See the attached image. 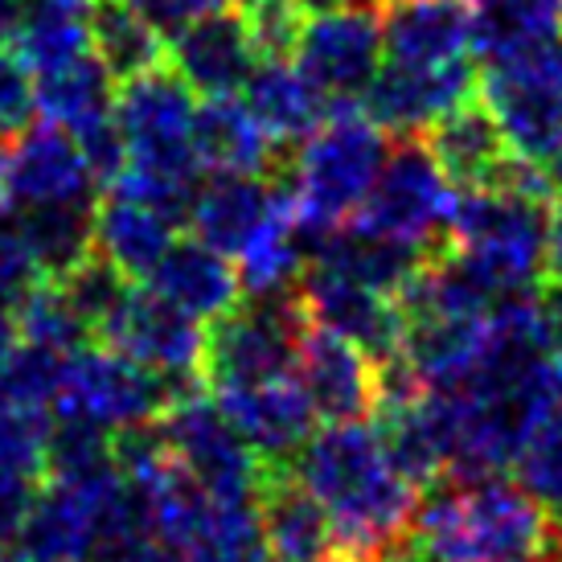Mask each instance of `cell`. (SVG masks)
<instances>
[{
    "instance_id": "cell-1",
    "label": "cell",
    "mask_w": 562,
    "mask_h": 562,
    "mask_svg": "<svg viewBox=\"0 0 562 562\" xmlns=\"http://www.w3.org/2000/svg\"><path fill=\"white\" fill-rule=\"evenodd\" d=\"M292 469L325 505L337 533V559L386 562L406 542L423 493L394 469L378 427L328 423L300 448Z\"/></svg>"
},
{
    "instance_id": "cell-2",
    "label": "cell",
    "mask_w": 562,
    "mask_h": 562,
    "mask_svg": "<svg viewBox=\"0 0 562 562\" xmlns=\"http://www.w3.org/2000/svg\"><path fill=\"white\" fill-rule=\"evenodd\" d=\"M411 542L427 562H562L559 517L505 476L427 488Z\"/></svg>"
},
{
    "instance_id": "cell-3",
    "label": "cell",
    "mask_w": 562,
    "mask_h": 562,
    "mask_svg": "<svg viewBox=\"0 0 562 562\" xmlns=\"http://www.w3.org/2000/svg\"><path fill=\"white\" fill-rule=\"evenodd\" d=\"M559 181L517 160L514 172L488 189L460 193L443 247L469 263L501 300L526 296L547 283L550 193Z\"/></svg>"
},
{
    "instance_id": "cell-4",
    "label": "cell",
    "mask_w": 562,
    "mask_h": 562,
    "mask_svg": "<svg viewBox=\"0 0 562 562\" xmlns=\"http://www.w3.org/2000/svg\"><path fill=\"white\" fill-rule=\"evenodd\" d=\"M386 157V132L361 108H337L300 144L296 165L288 169L283 186L292 193L308 247L358 218Z\"/></svg>"
},
{
    "instance_id": "cell-5",
    "label": "cell",
    "mask_w": 562,
    "mask_h": 562,
    "mask_svg": "<svg viewBox=\"0 0 562 562\" xmlns=\"http://www.w3.org/2000/svg\"><path fill=\"white\" fill-rule=\"evenodd\" d=\"M476 94L514 160L562 181V33L484 58Z\"/></svg>"
},
{
    "instance_id": "cell-6",
    "label": "cell",
    "mask_w": 562,
    "mask_h": 562,
    "mask_svg": "<svg viewBox=\"0 0 562 562\" xmlns=\"http://www.w3.org/2000/svg\"><path fill=\"white\" fill-rule=\"evenodd\" d=\"M304 328L308 321H304L296 292L243 296L235 313L205 325V391L214 394L296 374Z\"/></svg>"
},
{
    "instance_id": "cell-7",
    "label": "cell",
    "mask_w": 562,
    "mask_h": 562,
    "mask_svg": "<svg viewBox=\"0 0 562 562\" xmlns=\"http://www.w3.org/2000/svg\"><path fill=\"white\" fill-rule=\"evenodd\" d=\"M456 205H460V189L439 169L436 153L423 136H406V140H394L353 226L431 255L448 238Z\"/></svg>"
},
{
    "instance_id": "cell-8",
    "label": "cell",
    "mask_w": 562,
    "mask_h": 562,
    "mask_svg": "<svg viewBox=\"0 0 562 562\" xmlns=\"http://www.w3.org/2000/svg\"><path fill=\"white\" fill-rule=\"evenodd\" d=\"M193 120L198 94L172 66L115 87V124L127 144V169L177 186H198L202 160L193 148Z\"/></svg>"
},
{
    "instance_id": "cell-9",
    "label": "cell",
    "mask_w": 562,
    "mask_h": 562,
    "mask_svg": "<svg viewBox=\"0 0 562 562\" xmlns=\"http://www.w3.org/2000/svg\"><path fill=\"white\" fill-rule=\"evenodd\" d=\"M189 391H177L160 374L144 370L140 361L111 349L82 345L66 361L63 391L54 398V419H82L103 431H120L132 423H153Z\"/></svg>"
},
{
    "instance_id": "cell-10",
    "label": "cell",
    "mask_w": 562,
    "mask_h": 562,
    "mask_svg": "<svg viewBox=\"0 0 562 562\" xmlns=\"http://www.w3.org/2000/svg\"><path fill=\"white\" fill-rule=\"evenodd\" d=\"M160 427L169 436L177 464L214 501H243V505L259 501L267 460L222 415V406L205 398V386L172 398V406L160 415Z\"/></svg>"
},
{
    "instance_id": "cell-11",
    "label": "cell",
    "mask_w": 562,
    "mask_h": 562,
    "mask_svg": "<svg viewBox=\"0 0 562 562\" xmlns=\"http://www.w3.org/2000/svg\"><path fill=\"white\" fill-rule=\"evenodd\" d=\"M382 13L378 4H345L304 21L292 63L325 94L333 111L358 108L382 70Z\"/></svg>"
},
{
    "instance_id": "cell-12",
    "label": "cell",
    "mask_w": 562,
    "mask_h": 562,
    "mask_svg": "<svg viewBox=\"0 0 562 562\" xmlns=\"http://www.w3.org/2000/svg\"><path fill=\"white\" fill-rule=\"evenodd\" d=\"M103 345L140 361L144 370L160 374L177 391H198L205 386L202 358H205V328L181 313L177 304L157 296L153 288H127L120 308L108 316V325L99 328Z\"/></svg>"
},
{
    "instance_id": "cell-13",
    "label": "cell",
    "mask_w": 562,
    "mask_h": 562,
    "mask_svg": "<svg viewBox=\"0 0 562 562\" xmlns=\"http://www.w3.org/2000/svg\"><path fill=\"white\" fill-rule=\"evenodd\" d=\"M296 300L308 325L349 341L366 358H374L378 366L403 358L406 313L403 300L391 296V292L345 280V276L325 271V267H308L296 288Z\"/></svg>"
},
{
    "instance_id": "cell-14",
    "label": "cell",
    "mask_w": 562,
    "mask_h": 562,
    "mask_svg": "<svg viewBox=\"0 0 562 562\" xmlns=\"http://www.w3.org/2000/svg\"><path fill=\"white\" fill-rule=\"evenodd\" d=\"M476 75L481 70L472 63L436 66V70L386 63L370 82V91L361 94L358 108L394 140L423 136L436 120H443L448 111L476 94Z\"/></svg>"
},
{
    "instance_id": "cell-15",
    "label": "cell",
    "mask_w": 562,
    "mask_h": 562,
    "mask_svg": "<svg viewBox=\"0 0 562 562\" xmlns=\"http://www.w3.org/2000/svg\"><path fill=\"white\" fill-rule=\"evenodd\" d=\"M259 63L263 58L250 42L247 16L231 9L193 16L169 37V66L193 87L198 99L238 94Z\"/></svg>"
},
{
    "instance_id": "cell-16",
    "label": "cell",
    "mask_w": 562,
    "mask_h": 562,
    "mask_svg": "<svg viewBox=\"0 0 562 562\" xmlns=\"http://www.w3.org/2000/svg\"><path fill=\"white\" fill-rule=\"evenodd\" d=\"M382 49L394 66L469 63L476 49V13L472 0H391L382 4Z\"/></svg>"
},
{
    "instance_id": "cell-17",
    "label": "cell",
    "mask_w": 562,
    "mask_h": 562,
    "mask_svg": "<svg viewBox=\"0 0 562 562\" xmlns=\"http://www.w3.org/2000/svg\"><path fill=\"white\" fill-rule=\"evenodd\" d=\"M214 403L263 460H296L300 448L316 436V406L300 382V370L255 386L214 391Z\"/></svg>"
},
{
    "instance_id": "cell-18",
    "label": "cell",
    "mask_w": 562,
    "mask_h": 562,
    "mask_svg": "<svg viewBox=\"0 0 562 562\" xmlns=\"http://www.w3.org/2000/svg\"><path fill=\"white\" fill-rule=\"evenodd\" d=\"M300 382L313 398L316 419L366 423L370 415H378V398H382L378 361L316 325L304 328V341H300Z\"/></svg>"
},
{
    "instance_id": "cell-19",
    "label": "cell",
    "mask_w": 562,
    "mask_h": 562,
    "mask_svg": "<svg viewBox=\"0 0 562 562\" xmlns=\"http://www.w3.org/2000/svg\"><path fill=\"white\" fill-rule=\"evenodd\" d=\"M259 526L271 559L283 562H328L337 559V533L325 505L308 493L292 460H267V476L259 488Z\"/></svg>"
},
{
    "instance_id": "cell-20",
    "label": "cell",
    "mask_w": 562,
    "mask_h": 562,
    "mask_svg": "<svg viewBox=\"0 0 562 562\" xmlns=\"http://www.w3.org/2000/svg\"><path fill=\"white\" fill-rule=\"evenodd\" d=\"M9 177H13V202L21 210L94 202V177L82 160L79 140L54 124L33 132L25 127L9 144Z\"/></svg>"
},
{
    "instance_id": "cell-21",
    "label": "cell",
    "mask_w": 562,
    "mask_h": 562,
    "mask_svg": "<svg viewBox=\"0 0 562 562\" xmlns=\"http://www.w3.org/2000/svg\"><path fill=\"white\" fill-rule=\"evenodd\" d=\"M423 140L436 153L439 169L448 172V181L460 193L501 186L517 165L505 136H501L497 120H493V111L481 103V94H472L456 111H448L443 120H436L423 132Z\"/></svg>"
},
{
    "instance_id": "cell-22",
    "label": "cell",
    "mask_w": 562,
    "mask_h": 562,
    "mask_svg": "<svg viewBox=\"0 0 562 562\" xmlns=\"http://www.w3.org/2000/svg\"><path fill=\"white\" fill-rule=\"evenodd\" d=\"M111 481H120V472L99 484H63L46 481L33 501L25 526L16 533V550L25 562H87L91 559L94 538V505L99 493Z\"/></svg>"
},
{
    "instance_id": "cell-23",
    "label": "cell",
    "mask_w": 562,
    "mask_h": 562,
    "mask_svg": "<svg viewBox=\"0 0 562 562\" xmlns=\"http://www.w3.org/2000/svg\"><path fill=\"white\" fill-rule=\"evenodd\" d=\"M283 198V186L267 181V177H243V172H214L198 198H193V238H202L205 247H214L235 263L243 247L259 235L276 205Z\"/></svg>"
},
{
    "instance_id": "cell-24",
    "label": "cell",
    "mask_w": 562,
    "mask_h": 562,
    "mask_svg": "<svg viewBox=\"0 0 562 562\" xmlns=\"http://www.w3.org/2000/svg\"><path fill=\"white\" fill-rule=\"evenodd\" d=\"M148 288L205 325L243 304L238 267L214 247H205L202 238H177L148 276Z\"/></svg>"
},
{
    "instance_id": "cell-25",
    "label": "cell",
    "mask_w": 562,
    "mask_h": 562,
    "mask_svg": "<svg viewBox=\"0 0 562 562\" xmlns=\"http://www.w3.org/2000/svg\"><path fill=\"white\" fill-rule=\"evenodd\" d=\"M193 148L202 169L210 172H243V177H267L280 160V144L263 132L238 94H214L198 103L193 120Z\"/></svg>"
},
{
    "instance_id": "cell-26",
    "label": "cell",
    "mask_w": 562,
    "mask_h": 562,
    "mask_svg": "<svg viewBox=\"0 0 562 562\" xmlns=\"http://www.w3.org/2000/svg\"><path fill=\"white\" fill-rule=\"evenodd\" d=\"M46 411L0 406V542L9 547L46 484Z\"/></svg>"
},
{
    "instance_id": "cell-27",
    "label": "cell",
    "mask_w": 562,
    "mask_h": 562,
    "mask_svg": "<svg viewBox=\"0 0 562 562\" xmlns=\"http://www.w3.org/2000/svg\"><path fill=\"white\" fill-rule=\"evenodd\" d=\"M243 103L263 124V132L280 144H304L333 115V103L300 75L292 58H267L243 87Z\"/></svg>"
},
{
    "instance_id": "cell-28",
    "label": "cell",
    "mask_w": 562,
    "mask_h": 562,
    "mask_svg": "<svg viewBox=\"0 0 562 562\" xmlns=\"http://www.w3.org/2000/svg\"><path fill=\"white\" fill-rule=\"evenodd\" d=\"M172 243V222L124 193L108 189V198L94 205V250L132 283H148Z\"/></svg>"
},
{
    "instance_id": "cell-29",
    "label": "cell",
    "mask_w": 562,
    "mask_h": 562,
    "mask_svg": "<svg viewBox=\"0 0 562 562\" xmlns=\"http://www.w3.org/2000/svg\"><path fill=\"white\" fill-rule=\"evenodd\" d=\"M91 54L108 66L111 79L127 82L169 66V37L132 0H94Z\"/></svg>"
},
{
    "instance_id": "cell-30",
    "label": "cell",
    "mask_w": 562,
    "mask_h": 562,
    "mask_svg": "<svg viewBox=\"0 0 562 562\" xmlns=\"http://www.w3.org/2000/svg\"><path fill=\"white\" fill-rule=\"evenodd\" d=\"M94 205L99 202L21 210L16 231L25 238V247H30L33 263H37L46 283H63L82 259L94 255Z\"/></svg>"
},
{
    "instance_id": "cell-31",
    "label": "cell",
    "mask_w": 562,
    "mask_h": 562,
    "mask_svg": "<svg viewBox=\"0 0 562 562\" xmlns=\"http://www.w3.org/2000/svg\"><path fill=\"white\" fill-rule=\"evenodd\" d=\"M304 250L308 247V235L296 218V205H292V193L283 186V198L276 205V214L259 226V235L250 238L243 255L235 259L238 280H243V292L247 296H276V292H288V283L304 271Z\"/></svg>"
},
{
    "instance_id": "cell-32",
    "label": "cell",
    "mask_w": 562,
    "mask_h": 562,
    "mask_svg": "<svg viewBox=\"0 0 562 562\" xmlns=\"http://www.w3.org/2000/svg\"><path fill=\"white\" fill-rule=\"evenodd\" d=\"M91 9L94 0H30L13 46L21 49L33 75H46L91 54Z\"/></svg>"
},
{
    "instance_id": "cell-33",
    "label": "cell",
    "mask_w": 562,
    "mask_h": 562,
    "mask_svg": "<svg viewBox=\"0 0 562 562\" xmlns=\"http://www.w3.org/2000/svg\"><path fill=\"white\" fill-rule=\"evenodd\" d=\"M115 87L120 82L108 75V66L94 54L66 63L58 70L37 75V111L46 115V124L63 127V132H79L115 111Z\"/></svg>"
},
{
    "instance_id": "cell-34",
    "label": "cell",
    "mask_w": 562,
    "mask_h": 562,
    "mask_svg": "<svg viewBox=\"0 0 562 562\" xmlns=\"http://www.w3.org/2000/svg\"><path fill=\"white\" fill-rule=\"evenodd\" d=\"M481 58L562 33V0H472Z\"/></svg>"
},
{
    "instance_id": "cell-35",
    "label": "cell",
    "mask_w": 562,
    "mask_h": 562,
    "mask_svg": "<svg viewBox=\"0 0 562 562\" xmlns=\"http://www.w3.org/2000/svg\"><path fill=\"white\" fill-rule=\"evenodd\" d=\"M70 353L46 349V345L16 341L13 353L0 366V406L13 411H46L63 391Z\"/></svg>"
},
{
    "instance_id": "cell-36",
    "label": "cell",
    "mask_w": 562,
    "mask_h": 562,
    "mask_svg": "<svg viewBox=\"0 0 562 562\" xmlns=\"http://www.w3.org/2000/svg\"><path fill=\"white\" fill-rule=\"evenodd\" d=\"M16 333L21 341L46 345V349H58V353H75L87 345L91 337V325L79 316V308L66 300V292L58 283H42L33 288L30 296L13 308Z\"/></svg>"
},
{
    "instance_id": "cell-37",
    "label": "cell",
    "mask_w": 562,
    "mask_h": 562,
    "mask_svg": "<svg viewBox=\"0 0 562 562\" xmlns=\"http://www.w3.org/2000/svg\"><path fill=\"white\" fill-rule=\"evenodd\" d=\"M514 472L550 514H562V411L538 403V415H533L530 436L517 452Z\"/></svg>"
},
{
    "instance_id": "cell-38",
    "label": "cell",
    "mask_w": 562,
    "mask_h": 562,
    "mask_svg": "<svg viewBox=\"0 0 562 562\" xmlns=\"http://www.w3.org/2000/svg\"><path fill=\"white\" fill-rule=\"evenodd\" d=\"M66 292V300L79 308V316L91 325V333H99V328L108 325V316L120 308V300L127 296V288H132V280L127 276H120L115 267L94 250L91 259H82L70 276H66L63 283H58Z\"/></svg>"
},
{
    "instance_id": "cell-39",
    "label": "cell",
    "mask_w": 562,
    "mask_h": 562,
    "mask_svg": "<svg viewBox=\"0 0 562 562\" xmlns=\"http://www.w3.org/2000/svg\"><path fill=\"white\" fill-rule=\"evenodd\" d=\"M37 111V79L13 42H0V136H21Z\"/></svg>"
},
{
    "instance_id": "cell-40",
    "label": "cell",
    "mask_w": 562,
    "mask_h": 562,
    "mask_svg": "<svg viewBox=\"0 0 562 562\" xmlns=\"http://www.w3.org/2000/svg\"><path fill=\"white\" fill-rule=\"evenodd\" d=\"M42 271L33 263L30 247H25V238L21 231H9V226H0V308L4 313H13L21 300L30 296L33 288H42Z\"/></svg>"
},
{
    "instance_id": "cell-41",
    "label": "cell",
    "mask_w": 562,
    "mask_h": 562,
    "mask_svg": "<svg viewBox=\"0 0 562 562\" xmlns=\"http://www.w3.org/2000/svg\"><path fill=\"white\" fill-rule=\"evenodd\" d=\"M547 283H562V181L550 193V231H547Z\"/></svg>"
},
{
    "instance_id": "cell-42",
    "label": "cell",
    "mask_w": 562,
    "mask_h": 562,
    "mask_svg": "<svg viewBox=\"0 0 562 562\" xmlns=\"http://www.w3.org/2000/svg\"><path fill=\"white\" fill-rule=\"evenodd\" d=\"M25 25V0H0V42H16Z\"/></svg>"
},
{
    "instance_id": "cell-43",
    "label": "cell",
    "mask_w": 562,
    "mask_h": 562,
    "mask_svg": "<svg viewBox=\"0 0 562 562\" xmlns=\"http://www.w3.org/2000/svg\"><path fill=\"white\" fill-rule=\"evenodd\" d=\"M13 177H9V144L0 140V222L13 214Z\"/></svg>"
},
{
    "instance_id": "cell-44",
    "label": "cell",
    "mask_w": 562,
    "mask_h": 562,
    "mask_svg": "<svg viewBox=\"0 0 562 562\" xmlns=\"http://www.w3.org/2000/svg\"><path fill=\"white\" fill-rule=\"evenodd\" d=\"M177 4V13L186 16V21H193V16H205V13H222L231 0H172Z\"/></svg>"
},
{
    "instance_id": "cell-45",
    "label": "cell",
    "mask_w": 562,
    "mask_h": 562,
    "mask_svg": "<svg viewBox=\"0 0 562 562\" xmlns=\"http://www.w3.org/2000/svg\"><path fill=\"white\" fill-rule=\"evenodd\" d=\"M16 341H21V333H16L13 313H4V308H0V366H4V358H9V353H13Z\"/></svg>"
},
{
    "instance_id": "cell-46",
    "label": "cell",
    "mask_w": 562,
    "mask_h": 562,
    "mask_svg": "<svg viewBox=\"0 0 562 562\" xmlns=\"http://www.w3.org/2000/svg\"><path fill=\"white\" fill-rule=\"evenodd\" d=\"M304 13H328V9H345V4H366V0H296Z\"/></svg>"
},
{
    "instance_id": "cell-47",
    "label": "cell",
    "mask_w": 562,
    "mask_h": 562,
    "mask_svg": "<svg viewBox=\"0 0 562 562\" xmlns=\"http://www.w3.org/2000/svg\"><path fill=\"white\" fill-rule=\"evenodd\" d=\"M0 562H25V559H21L16 547H4V542H0Z\"/></svg>"
},
{
    "instance_id": "cell-48",
    "label": "cell",
    "mask_w": 562,
    "mask_h": 562,
    "mask_svg": "<svg viewBox=\"0 0 562 562\" xmlns=\"http://www.w3.org/2000/svg\"><path fill=\"white\" fill-rule=\"evenodd\" d=\"M255 4H271V0H238V9H255Z\"/></svg>"
},
{
    "instance_id": "cell-49",
    "label": "cell",
    "mask_w": 562,
    "mask_h": 562,
    "mask_svg": "<svg viewBox=\"0 0 562 562\" xmlns=\"http://www.w3.org/2000/svg\"><path fill=\"white\" fill-rule=\"evenodd\" d=\"M259 562H283V559H271V554H263V559H259Z\"/></svg>"
},
{
    "instance_id": "cell-50",
    "label": "cell",
    "mask_w": 562,
    "mask_h": 562,
    "mask_svg": "<svg viewBox=\"0 0 562 562\" xmlns=\"http://www.w3.org/2000/svg\"><path fill=\"white\" fill-rule=\"evenodd\" d=\"M559 547H562V517H559Z\"/></svg>"
},
{
    "instance_id": "cell-51",
    "label": "cell",
    "mask_w": 562,
    "mask_h": 562,
    "mask_svg": "<svg viewBox=\"0 0 562 562\" xmlns=\"http://www.w3.org/2000/svg\"><path fill=\"white\" fill-rule=\"evenodd\" d=\"M328 562H345V559H328Z\"/></svg>"
}]
</instances>
